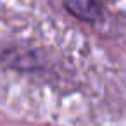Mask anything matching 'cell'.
<instances>
[{
	"instance_id": "6da1fadb",
	"label": "cell",
	"mask_w": 126,
	"mask_h": 126,
	"mask_svg": "<svg viewBox=\"0 0 126 126\" xmlns=\"http://www.w3.org/2000/svg\"><path fill=\"white\" fill-rule=\"evenodd\" d=\"M64 7L67 12H71L74 17L86 21V23H95L102 19L104 9L97 0H62Z\"/></svg>"
}]
</instances>
